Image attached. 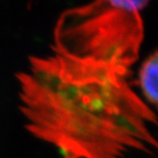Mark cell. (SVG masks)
I'll use <instances>...</instances> for the list:
<instances>
[{"mask_svg":"<svg viewBox=\"0 0 158 158\" xmlns=\"http://www.w3.org/2000/svg\"><path fill=\"white\" fill-rule=\"evenodd\" d=\"M131 74L73 60L52 47L30 55L15 74L25 129L61 158L154 154L156 114L131 87Z\"/></svg>","mask_w":158,"mask_h":158,"instance_id":"obj_1","label":"cell"},{"mask_svg":"<svg viewBox=\"0 0 158 158\" xmlns=\"http://www.w3.org/2000/svg\"><path fill=\"white\" fill-rule=\"evenodd\" d=\"M149 1L101 0L65 10L52 48L73 60L131 73L144 40L142 10Z\"/></svg>","mask_w":158,"mask_h":158,"instance_id":"obj_2","label":"cell"},{"mask_svg":"<svg viewBox=\"0 0 158 158\" xmlns=\"http://www.w3.org/2000/svg\"><path fill=\"white\" fill-rule=\"evenodd\" d=\"M157 77H158V52L154 50L144 62L138 72V81L145 102L157 107Z\"/></svg>","mask_w":158,"mask_h":158,"instance_id":"obj_3","label":"cell"}]
</instances>
